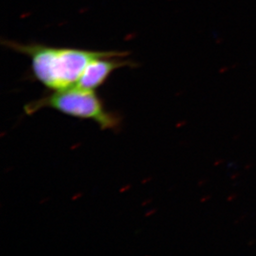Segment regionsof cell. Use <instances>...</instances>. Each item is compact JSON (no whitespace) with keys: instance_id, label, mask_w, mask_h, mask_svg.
Wrapping results in <instances>:
<instances>
[{"instance_id":"cell-1","label":"cell","mask_w":256,"mask_h":256,"mask_svg":"<svg viewBox=\"0 0 256 256\" xmlns=\"http://www.w3.org/2000/svg\"><path fill=\"white\" fill-rule=\"evenodd\" d=\"M2 44L10 50L28 56L35 79L52 92L75 86L92 60L116 52L56 48L41 44H20L10 40H5Z\"/></svg>"},{"instance_id":"cell-3","label":"cell","mask_w":256,"mask_h":256,"mask_svg":"<svg viewBox=\"0 0 256 256\" xmlns=\"http://www.w3.org/2000/svg\"><path fill=\"white\" fill-rule=\"evenodd\" d=\"M126 52L116 51L114 54L100 56L88 64L76 86L88 90H94L103 85L113 72L118 68L132 66L133 62L126 59Z\"/></svg>"},{"instance_id":"cell-2","label":"cell","mask_w":256,"mask_h":256,"mask_svg":"<svg viewBox=\"0 0 256 256\" xmlns=\"http://www.w3.org/2000/svg\"><path fill=\"white\" fill-rule=\"evenodd\" d=\"M44 108H52L76 118L90 120L98 124L102 130H113L118 124V118L104 110L94 90L76 86L54 90L27 104L24 110L28 114H32Z\"/></svg>"}]
</instances>
